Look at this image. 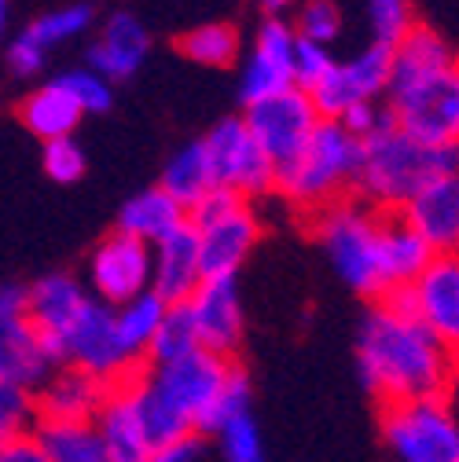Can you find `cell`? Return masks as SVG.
<instances>
[{"label": "cell", "mask_w": 459, "mask_h": 462, "mask_svg": "<svg viewBox=\"0 0 459 462\" xmlns=\"http://www.w3.org/2000/svg\"><path fill=\"white\" fill-rule=\"evenodd\" d=\"M382 437L400 462H459V422L448 396L382 408Z\"/></svg>", "instance_id": "7"}, {"label": "cell", "mask_w": 459, "mask_h": 462, "mask_svg": "<svg viewBox=\"0 0 459 462\" xmlns=\"http://www.w3.org/2000/svg\"><path fill=\"white\" fill-rule=\"evenodd\" d=\"M334 67V55L327 51V44H316V41H305V37H298L295 41V60H291V70H295V85L298 88H316L323 78H327V70Z\"/></svg>", "instance_id": "42"}, {"label": "cell", "mask_w": 459, "mask_h": 462, "mask_svg": "<svg viewBox=\"0 0 459 462\" xmlns=\"http://www.w3.org/2000/svg\"><path fill=\"white\" fill-rule=\"evenodd\" d=\"M389 63H393V48L386 44H371L368 51L353 55L350 63H334L327 70V78L309 88L320 118L338 122L342 114L357 103H375L379 96H386L389 85Z\"/></svg>", "instance_id": "13"}, {"label": "cell", "mask_w": 459, "mask_h": 462, "mask_svg": "<svg viewBox=\"0 0 459 462\" xmlns=\"http://www.w3.org/2000/svg\"><path fill=\"white\" fill-rule=\"evenodd\" d=\"M357 371L379 408H389V403L448 396L459 360L416 316L371 301L357 330Z\"/></svg>", "instance_id": "1"}, {"label": "cell", "mask_w": 459, "mask_h": 462, "mask_svg": "<svg viewBox=\"0 0 459 462\" xmlns=\"http://www.w3.org/2000/svg\"><path fill=\"white\" fill-rule=\"evenodd\" d=\"M147 44H151L147 41V30L129 12L110 15L107 26H103V33H99V41L89 48V70H96L110 85L114 81H126L147 60Z\"/></svg>", "instance_id": "23"}, {"label": "cell", "mask_w": 459, "mask_h": 462, "mask_svg": "<svg viewBox=\"0 0 459 462\" xmlns=\"http://www.w3.org/2000/svg\"><path fill=\"white\" fill-rule=\"evenodd\" d=\"M89 279L99 301H107L110 309L140 298L144 291H151V246L114 227L89 257Z\"/></svg>", "instance_id": "15"}, {"label": "cell", "mask_w": 459, "mask_h": 462, "mask_svg": "<svg viewBox=\"0 0 459 462\" xmlns=\"http://www.w3.org/2000/svg\"><path fill=\"white\" fill-rule=\"evenodd\" d=\"M52 462H110L92 422H33Z\"/></svg>", "instance_id": "29"}, {"label": "cell", "mask_w": 459, "mask_h": 462, "mask_svg": "<svg viewBox=\"0 0 459 462\" xmlns=\"http://www.w3.org/2000/svg\"><path fill=\"white\" fill-rule=\"evenodd\" d=\"M85 110L74 103V96L60 85V81H48L41 88H33L23 103H19V122L37 136V140H63L74 136V129L81 125Z\"/></svg>", "instance_id": "26"}, {"label": "cell", "mask_w": 459, "mask_h": 462, "mask_svg": "<svg viewBox=\"0 0 459 462\" xmlns=\"http://www.w3.org/2000/svg\"><path fill=\"white\" fill-rule=\"evenodd\" d=\"M5 440H8V433H5V430H0V444H5Z\"/></svg>", "instance_id": "49"}, {"label": "cell", "mask_w": 459, "mask_h": 462, "mask_svg": "<svg viewBox=\"0 0 459 462\" xmlns=\"http://www.w3.org/2000/svg\"><path fill=\"white\" fill-rule=\"evenodd\" d=\"M136 371L107 385V396L92 419L110 462H147V455H151V444H147V433H144V422L136 411V393H133Z\"/></svg>", "instance_id": "19"}, {"label": "cell", "mask_w": 459, "mask_h": 462, "mask_svg": "<svg viewBox=\"0 0 459 462\" xmlns=\"http://www.w3.org/2000/svg\"><path fill=\"white\" fill-rule=\"evenodd\" d=\"M63 367H78V371H89L96 374L99 382H118L126 378L129 371L144 367L129 356L126 341L118 334V319H114V309L99 298H89L81 305V312L74 316V323L67 327L63 341Z\"/></svg>", "instance_id": "8"}, {"label": "cell", "mask_w": 459, "mask_h": 462, "mask_svg": "<svg viewBox=\"0 0 459 462\" xmlns=\"http://www.w3.org/2000/svg\"><path fill=\"white\" fill-rule=\"evenodd\" d=\"M361 169V140H353L338 122H320L309 143L291 158L276 165V188L291 209L302 217L320 213L323 206L353 195V180Z\"/></svg>", "instance_id": "3"}, {"label": "cell", "mask_w": 459, "mask_h": 462, "mask_svg": "<svg viewBox=\"0 0 459 462\" xmlns=\"http://www.w3.org/2000/svg\"><path fill=\"white\" fill-rule=\"evenodd\" d=\"M0 462H52L44 444L37 440L33 430L26 433H12L5 444H0Z\"/></svg>", "instance_id": "46"}, {"label": "cell", "mask_w": 459, "mask_h": 462, "mask_svg": "<svg viewBox=\"0 0 459 462\" xmlns=\"http://www.w3.org/2000/svg\"><path fill=\"white\" fill-rule=\"evenodd\" d=\"M459 169V147H426L386 118L361 140V169L353 195L379 213H400L430 180Z\"/></svg>", "instance_id": "2"}, {"label": "cell", "mask_w": 459, "mask_h": 462, "mask_svg": "<svg viewBox=\"0 0 459 462\" xmlns=\"http://www.w3.org/2000/svg\"><path fill=\"white\" fill-rule=\"evenodd\" d=\"M188 224L199 236L202 279L236 275L261 239V220L254 213V202L228 188H213L210 195H202L188 209Z\"/></svg>", "instance_id": "5"}, {"label": "cell", "mask_w": 459, "mask_h": 462, "mask_svg": "<svg viewBox=\"0 0 459 462\" xmlns=\"http://www.w3.org/2000/svg\"><path fill=\"white\" fill-rule=\"evenodd\" d=\"M158 188L173 195L184 209H192L202 195H210V191L217 188V180H213V165H210V154H206L202 140H199V143H188L184 151H177L173 158H169V165H165V172H162V184H158Z\"/></svg>", "instance_id": "28"}, {"label": "cell", "mask_w": 459, "mask_h": 462, "mask_svg": "<svg viewBox=\"0 0 459 462\" xmlns=\"http://www.w3.org/2000/svg\"><path fill=\"white\" fill-rule=\"evenodd\" d=\"M408 309L459 360V254H434L408 282Z\"/></svg>", "instance_id": "14"}, {"label": "cell", "mask_w": 459, "mask_h": 462, "mask_svg": "<svg viewBox=\"0 0 459 462\" xmlns=\"http://www.w3.org/2000/svg\"><path fill=\"white\" fill-rule=\"evenodd\" d=\"M192 349H199V337H195V323H192V312L184 301L177 305H169L151 345H147V356L144 364H169V360H177V356H188Z\"/></svg>", "instance_id": "34"}, {"label": "cell", "mask_w": 459, "mask_h": 462, "mask_svg": "<svg viewBox=\"0 0 459 462\" xmlns=\"http://www.w3.org/2000/svg\"><path fill=\"white\" fill-rule=\"evenodd\" d=\"M386 118H389V110H386V106H379V103H357V106H350L346 114H342L338 125L346 129L353 140H368Z\"/></svg>", "instance_id": "43"}, {"label": "cell", "mask_w": 459, "mask_h": 462, "mask_svg": "<svg viewBox=\"0 0 459 462\" xmlns=\"http://www.w3.org/2000/svg\"><path fill=\"white\" fill-rule=\"evenodd\" d=\"M133 393H136V411H140V422H144V433H147V444H151V448L195 433L192 422L173 408V403H165V400L151 389L144 367L133 374Z\"/></svg>", "instance_id": "30"}, {"label": "cell", "mask_w": 459, "mask_h": 462, "mask_svg": "<svg viewBox=\"0 0 459 462\" xmlns=\"http://www.w3.org/2000/svg\"><path fill=\"white\" fill-rule=\"evenodd\" d=\"M199 282H202L199 236L184 220L181 227H173L165 239H158L151 246V291L165 305H177V301H188L195 294Z\"/></svg>", "instance_id": "21"}, {"label": "cell", "mask_w": 459, "mask_h": 462, "mask_svg": "<svg viewBox=\"0 0 459 462\" xmlns=\"http://www.w3.org/2000/svg\"><path fill=\"white\" fill-rule=\"evenodd\" d=\"M250 400H254V385H250V374H247V367L239 364V360H232V367H228V378H224V385L217 389V396H213V403L199 415V422H195V433H202V437H210V433H220L232 419H239V415H250Z\"/></svg>", "instance_id": "32"}, {"label": "cell", "mask_w": 459, "mask_h": 462, "mask_svg": "<svg viewBox=\"0 0 459 462\" xmlns=\"http://www.w3.org/2000/svg\"><path fill=\"white\" fill-rule=\"evenodd\" d=\"M295 41H298L295 26L283 23L279 15H268L261 23V30L254 37V51H250V60L243 67V85H239L243 106L295 85V70H291Z\"/></svg>", "instance_id": "18"}, {"label": "cell", "mask_w": 459, "mask_h": 462, "mask_svg": "<svg viewBox=\"0 0 459 462\" xmlns=\"http://www.w3.org/2000/svg\"><path fill=\"white\" fill-rule=\"evenodd\" d=\"M228 367H232V360H224L210 349H192L188 356H177V360H169V364H144L147 371V382L151 389L165 400V403H173V408L192 422H199V415L213 403L217 389L224 385L228 378Z\"/></svg>", "instance_id": "11"}, {"label": "cell", "mask_w": 459, "mask_h": 462, "mask_svg": "<svg viewBox=\"0 0 459 462\" xmlns=\"http://www.w3.org/2000/svg\"><path fill=\"white\" fill-rule=\"evenodd\" d=\"M5 26H8V0H0V33H5Z\"/></svg>", "instance_id": "48"}, {"label": "cell", "mask_w": 459, "mask_h": 462, "mask_svg": "<svg viewBox=\"0 0 459 462\" xmlns=\"http://www.w3.org/2000/svg\"><path fill=\"white\" fill-rule=\"evenodd\" d=\"M92 8L89 5H70V8H60V12H48V15H41L37 23H30L23 33L33 41V44H41L44 51L52 48V44H60V41H70V37H78V33H85L89 26H92Z\"/></svg>", "instance_id": "35"}, {"label": "cell", "mask_w": 459, "mask_h": 462, "mask_svg": "<svg viewBox=\"0 0 459 462\" xmlns=\"http://www.w3.org/2000/svg\"><path fill=\"white\" fill-rule=\"evenodd\" d=\"M379 246H382V275L389 291L393 286H408L434 261L430 243L400 213H382Z\"/></svg>", "instance_id": "24"}, {"label": "cell", "mask_w": 459, "mask_h": 462, "mask_svg": "<svg viewBox=\"0 0 459 462\" xmlns=\"http://www.w3.org/2000/svg\"><path fill=\"white\" fill-rule=\"evenodd\" d=\"M177 51L202 67H232L239 60V30L232 23H202L177 37Z\"/></svg>", "instance_id": "31"}, {"label": "cell", "mask_w": 459, "mask_h": 462, "mask_svg": "<svg viewBox=\"0 0 459 462\" xmlns=\"http://www.w3.org/2000/svg\"><path fill=\"white\" fill-rule=\"evenodd\" d=\"M434 254H459V169L430 180L405 209H400Z\"/></svg>", "instance_id": "22"}, {"label": "cell", "mask_w": 459, "mask_h": 462, "mask_svg": "<svg viewBox=\"0 0 459 462\" xmlns=\"http://www.w3.org/2000/svg\"><path fill=\"white\" fill-rule=\"evenodd\" d=\"M41 165H44V172L55 184H78L85 177V169H89L85 151H81V143L74 136L48 140L44 151H41Z\"/></svg>", "instance_id": "36"}, {"label": "cell", "mask_w": 459, "mask_h": 462, "mask_svg": "<svg viewBox=\"0 0 459 462\" xmlns=\"http://www.w3.org/2000/svg\"><path fill=\"white\" fill-rule=\"evenodd\" d=\"M243 122H247L250 136L258 140V147L268 154V162L283 165L309 143V136L316 133V125L323 118H320L313 96L305 88L291 85V88H283L276 96H265V99L250 103Z\"/></svg>", "instance_id": "9"}, {"label": "cell", "mask_w": 459, "mask_h": 462, "mask_svg": "<svg viewBox=\"0 0 459 462\" xmlns=\"http://www.w3.org/2000/svg\"><path fill=\"white\" fill-rule=\"evenodd\" d=\"M52 371L41 334L26 316V286H0V378L33 393Z\"/></svg>", "instance_id": "12"}, {"label": "cell", "mask_w": 459, "mask_h": 462, "mask_svg": "<svg viewBox=\"0 0 459 462\" xmlns=\"http://www.w3.org/2000/svg\"><path fill=\"white\" fill-rule=\"evenodd\" d=\"M455 60H459V51H452V44L437 30L416 23L405 37L393 44V63H389L386 92L400 88V85H412V81H419V78H426V74H434L441 67H452Z\"/></svg>", "instance_id": "25"}, {"label": "cell", "mask_w": 459, "mask_h": 462, "mask_svg": "<svg viewBox=\"0 0 459 462\" xmlns=\"http://www.w3.org/2000/svg\"><path fill=\"white\" fill-rule=\"evenodd\" d=\"M55 81H60V85L74 96V103H78L85 114H103V110H110V103H114V88H110V81L99 78V74L89 70V67H81V70H67V74H60Z\"/></svg>", "instance_id": "38"}, {"label": "cell", "mask_w": 459, "mask_h": 462, "mask_svg": "<svg viewBox=\"0 0 459 462\" xmlns=\"http://www.w3.org/2000/svg\"><path fill=\"white\" fill-rule=\"evenodd\" d=\"M37 415H33V393L8 382V378H0V430H5L8 437L12 433H26L33 430Z\"/></svg>", "instance_id": "41"}, {"label": "cell", "mask_w": 459, "mask_h": 462, "mask_svg": "<svg viewBox=\"0 0 459 462\" xmlns=\"http://www.w3.org/2000/svg\"><path fill=\"white\" fill-rule=\"evenodd\" d=\"M85 301H89L85 286L67 272H48L33 286H26V316L41 334V345H44L52 367H63L60 341Z\"/></svg>", "instance_id": "17"}, {"label": "cell", "mask_w": 459, "mask_h": 462, "mask_svg": "<svg viewBox=\"0 0 459 462\" xmlns=\"http://www.w3.org/2000/svg\"><path fill=\"white\" fill-rule=\"evenodd\" d=\"M386 110L412 140L426 147H459V60L412 85L389 88Z\"/></svg>", "instance_id": "6"}, {"label": "cell", "mask_w": 459, "mask_h": 462, "mask_svg": "<svg viewBox=\"0 0 459 462\" xmlns=\"http://www.w3.org/2000/svg\"><path fill=\"white\" fill-rule=\"evenodd\" d=\"M44 48L41 44H33L26 33H19L15 41H12V48H8V67H12V74H19V78H33L41 67H44Z\"/></svg>", "instance_id": "45"}, {"label": "cell", "mask_w": 459, "mask_h": 462, "mask_svg": "<svg viewBox=\"0 0 459 462\" xmlns=\"http://www.w3.org/2000/svg\"><path fill=\"white\" fill-rule=\"evenodd\" d=\"M295 33L305 41H316V44H331L342 33V8L334 0H305L298 8Z\"/></svg>", "instance_id": "39"}, {"label": "cell", "mask_w": 459, "mask_h": 462, "mask_svg": "<svg viewBox=\"0 0 459 462\" xmlns=\"http://www.w3.org/2000/svg\"><path fill=\"white\" fill-rule=\"evenodd\" d=\"M368 15H371L375 44H386V48H393L416 26V15H412L408 0H368Z\"/></svg>", "instance_id": "37"}, {"label": "cell", "mask_w": 459, "mask_h": 462, "mask_svg": "<svg viewBox=\"0 0 459 462\" xmlns=\"http://www.w3.org/2000/svg\"><path fill=\"white\" fill-rule=\"evenodd\" d=\"M202 451H206V437L202 433H188V437H177L169 444L151 448L147 462H199Z\"/></svg>", "instance_id": "44"}, {"label": "cell", "mask_w": 459, "mask_h": 462, "mask_svg": "<svg viewBox=\"0 0 459 462\" xmlns=\"http://www.w3.org/2000/svg\"><path fill=\"white\" fill-rule=\"evenodd\" d=\"M107 396V382L78 367H55L33 389L37 422H92Z\"/></svg>", "instance_id": "20"}, {"label": "cell", "mask_w": 459, "mask_h": 462, "mask_svg": "<svg viewBox=\"0 0 459 462\" xmlns=\"http://www.w3.org/2000/svg\"><path fill=\"white\" fill-rule=\"evenodd\" d=\"M165 309H169V305H165L155 291H144L140 298H133V301H126V305L114 309V319H118V334H122L126 349H129V356H133L136 364H144L147 345H151V337H155V330H158Z\"/></svg>", "instance_id": "33"}, {"label": "cell", "mask_w": 459, "mask_h": 462, "mask_svg": "<svg viewBox=\"0 0 459 462\" xmlns=\"http://www.w3.org/2000/svg\"><path fill=\"white\" fill-rule=\"evenodd\" d=\"M188 220V209L169 195L162 188H147L140 195H133L122 213H118V231H126V236L155 246L158 239H165L173 227H181Z\"/></svg>", "instance_id": "27"}, {"label": "cell", "mask_w": 459, "mask_h": 462, "mask_svg": "<svg viewBox=\"0 0 459 462\" xmlns=\"http://www.w3.org/2000/svg\"><path fill=\"white\" fill-rule=\"evenodd\" d=\"M217 437H220L224 462H265V448H261V433H258L254 415L232 419Z\"/></svg>", "instance_id": "40"}, {"label": "cell", "mask_w": 459, "mask_h": 462, "mask_svg": "<svg viewBox=\"0 0 459 462\" xmlns=\"http://www.w3.org/2000/svg\"><path fill=\"white\" fill-rule=\"evenodd\" d=\"M305 224L313 227V236L323 246L331 268L342 275V282L353 294L379 301L389 291L382 275V246H379L382 213L379 209H371L357 195H346L323 206L320 213L305 217Z\"/></svg>", "instance_id": "4"}, {"label": "cell", "mask_w": 459, "mask_h": 462, "mask_svg": "<svg viewBox=\"0 0 459 462\" xmlns=\"http://www.w3.org/2000/svg\"><path fill=\"white\" fill-rule=\"evenodd\" d=\"M291 5H295V0H261V8H265L268 15H283Z\"/></svg>", "instance_id": "47"}, {"label": "cell", "mask_w": 459, "mask_h": 462, "mask_svg": "<svg viewBox=\"0 0 459 462\" xmlns=\"http://www.w3.org/2000/svg\"><path fill=\"white\" fill-rule=\"evenodd\" d=\"M195 323V337L202 349L236 360L239 345H243V301H239V282L236 275H217V279H202L195 286V294L184 301Z\"/></svg>", "instance_id": "16"}, {"label": "cell", "mask_w": 459, "mask_h": 462, "mask_svg": "<svg viewBox=\"0 0 459 462\" xmlns=\"http://www.w3.org/2000/svg\"><path fill=\"white\" fill-rule=\"evenodd\" d=\"M210 165H213V180L217 188H228L243 199H265L276 188V165L268 154L258 147L243 118H224L217 122L206 140H202Z\"/></svg>", "instance_id": "10"}]
</instances>
